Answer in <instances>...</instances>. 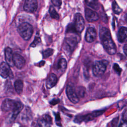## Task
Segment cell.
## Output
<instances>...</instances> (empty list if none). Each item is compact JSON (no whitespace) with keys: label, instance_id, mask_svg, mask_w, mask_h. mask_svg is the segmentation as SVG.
I'll use <instances>...</instances> for the list:
<instances>
[{"label":"cell","instance_id":"cell-1","mask_svg":"<svg viewBox=\"0 0 127 127\" xmlns=\"http://www.w3.org/2000/svg\"><path fill=\"white\" fill-rule=\"evenodd\" d=\"M99 36L106 51L109 55H114L116 52V47L112 39L109 30L105 27L101 28L99 31Z\"/></svg>","mask_w":127,"mask_h":127},{"label":"cell","instance_id":"cell-2","mask_svg":"<svg viewBox=\"0 0 127 127\" xmlns=\"http://www.w3.org/2000/svg\"><path fill=\"white\" fill-rule=\"evenodd\" d=\"M17 30L22 38L26 41L30 39L33 32L32 26L27 22H24L20 24L18 27Z\"/></svg>","mask_w":127,"mask_h":127},{"label":"cell","instance_id":"cell-3","mask_svg":"<svg viewBox=\"0 0 127 127\" xmlns=\"http://www.w3.org/2000/svg\"><path fill=\"white\" fill-rule=\"evenodd\" d=\"M108 63V62L106 60L96 62L92 67V72L94 75L97 77L102 75L106 70Z\"/></svg>","mask_w":127,"mask_h":127},{"label":"cell","instance_id":"cell-4","mask_svg":"<svg viewBox=\"0 0 127 127\" xmlns=\"http://www.w3.org/2000/svg\"><path fill=\"white\" fill-rule=\"evenodd\" d=\"M77 44V40L75 37H67L65 38L63 49L66 54H70L74 50Z\"/></svg>","mask_w":127,"mask_h":127},{"label":"cell","instance_id":"cell-5","mask_svg":"<svg viewBox=\"0 0 127 127\" xmlns=\"http://www.w3.org/2000/svg\"><path fill=\"white\" fill-rule=\"evenodd\" d=\"M76 32H81L84 27V21L80 13H76L74 18V23L73 24Z\"/></svg>","mask_w":127,"mask_h":127},{"label":"cell","instance_id":"cell-6","mask_svg":"<svg viewBox=\"0 0 127 127\" xmlns=\"http://www.w3.org/2000/svg\"><path fill=\"white\" fill-rule=\"evenodd\" d=\"M66 93L69 100L73 103L75 104L79 101V97H78L73 85L71 84L67 85Z\"/></svg>","mask_w":127,"mask_h":127},{"label":"cell","instance_id":"cell-7","mask_svg":"<svg viewBox=\"0 0 127 127\" xmlns=\"http://www.w3.org/2000/svg\"><path fill=\"white\" fill-rule=\"evenodd\" d=\"M38 7L37 0H25L24 4V9L28 12H34Z\"/></svg>","mask_w":127,"mask_h":127},{"label":"cell","instance_id":"cell-8","mask_svg":"<svg viewBox=\"0 0 127 127\" xmlns=\"http://www.w3.org/2000/svg\"><path fill=\"white\" fill-rule=\"evenodd\" d=\"M13 62L14 65L17 68H22L25 64V60L20 54L15 53L13 55Z\"/></svg>","mask_w":127,"mask_h":127},{"label":"cell","instance_id":"cell-9","mask_svg":"<svg viewBox=\"0 0 127 127\" xmlns=\"http://www.w3.org/2000/svg\"><path fill=\"white\" fill-rule=\"evenodd\" d=\"M0 75L4 78L12 75L10 66L5 62H2L0 64Z\"/></svg>","mask_w":127,"mask_h":127},{"label":"cell","instance_id":"cell-10","mask_svg":"<svg viewBox=\"0 0 127 127\" xmlns=\"http://www.w3.org/2000/svg\"><path fill=\"white\" fill-rule=\"evenodd\" d=\"M85 16L86 20L90 22L97 21L99 18L97 12L88 8H86L85 10Z\"/></svg>","mask_w":127,"mask_h":127},{"label":"cell","instance_id":"cell-11","mask_svg":"<svg viewBox=\"0 0 127 127\" xmlns=\"http://www.w3.org/2000/svg\"><path fill=\"white\" fill-rule=\"evenodd\" d=\"M52 123L51 117L48 115H45L42 118L38 120V124L39 127H51Z\"/></svg>","mask_w":127,"mask_h":127},{"label":"cell","instance_id":"cell-12","mask_svg":"<svg viewBox=\"0 0 127 127\" xmlns=\"http://www.w3.org/2000/svg\"><path fill=\"white\" fill-rule=\"evenodd\" d=\"M15 102L16 101L11 99H5L2 103L1 110L4 112H8L12 110L15 106Z\"/></svg>","mask_w":127,"mask_h":127},{"label":"cell","instance_id":"cell-13","mask_svg":"<svg viewBox=\"0 0 127 127\" xmlns=\"http://www.w3.org/2000/svg\"><path fill=\"white\" fill-rule=\"evenodd\" d=\"M96 32L95 29L93 27L87 28L85 34V40L87 42L91 43L93 42L96 37Z\"/></svg>","mask_w":127,"mask_h":127},{"label":"cell","instance_id":"cell-14","mask_svg":"<svg viewBox=\"0 0 127 127\" xmlns=\"http://www.w3.org/2000/svg\"><path fill=\"white\" fill-rule=\"evenodd\" d=\"M58 78L56 75L54 73H51L48 77L46 82V87L48 89H50L53 87L57 83Z\"/></svg>","mask_w":127,"mask_h":127},{"label":"cell","instance_id":"cell-15","mask_svg":"<svg viewBox=\"0 0 127 127\" xmlns=\"http://www.w3.org/2000/svg\"><path fill=\"white\" fill-rule=\"evenodd\" d=\"M23 105L20 102H19V101L15 102V106L13 109L12 110V113L10 118L12 121H13L15 120V119L16 118L17 115L19 114V113L23 109Z\"/></svg>","mask_w":127,"mask_h":127},{"label":"cell","instance_id":"cell-16","mask_svg":"<svg viewBox=\"0 0 127 127\" xmlns=\"http://www.w3.org/2000/svg\"><path fill=\"white\" fill-rule=\"evenodd\" d=\"M13 54L11 48L7 47L5 50V58L6 63L11 66H13L14 64L13 62Z\"/></svg>","mask_w":127,"mask_h":127},{"label":"cell","instance_id":"cell-17","mask_svg":"<svg viewBox=\"0 0 127 127\" xmlns=\"http://www.w3.org/2000/svg\"><path fill=\"white\" fill-rule=\"evenodd\" d=\"M127 29L126 27H122L119 30L118 34V39L120 43L124 42L127 38Z\"/></svg>","mask_w":127,"mask_h":127},{"label":"cell","instance_id":"cell-18","mask_svg":"<svg viewBox=\"0 0 127 127\" xmlns=\"http://www.w3.org/2000/svg\"><path fill=\"white\" fill-rule=\"evenodd\" d=\"M14 87L16 92L20 94L22 93L23 91V83L22 80H17L14 82Z\"/></svg>","mask_w":127,"mask_h":127},{"label":"cell","instance_id":"cell-19","mask_svg":"<svg viewBox=\"0 0 127 127\" xmlns=\"http://www.w3.org/2000/svg\"><path fill=\"white\" fill-rule=\"evenodd\" d=\"M86 4L95 10H98L99 8L98 0H85Z\"/></svg>","mask_w":127,"mask_h":127},{"label":"cell","instance_id":"cell-20","mask_svg":"<svg viewBox=\"0 0 127 127\" xmlns=\"http://www.w3.org/2000/svg\"><path fill=\"white\" fill-rule=\"evenodd\" d=\"M67 67V62L65 59L64 58H62L60 60L58 65V69H59L60 71H63L65 70Z\"/></svg>","mask_w":127,"mask_h":127},{"label":"cell","instance_id":"cell-21","mask_svg":"<svg viewBox=\"0 0 127 127\" xmlns=\"http://www.w3.org/2000/svg\"><path fill=\"white\" fill-rule=\"evenodd\" d=\"M49 13L50 14L51 17L52 18L56 19H59V15L57 13V12L56 11L55 9L53 6H51L49 8Z\"/></svg>","mask_w":127,"mask_h":127},{"label":"cell","instance_id":"cell-22","mask_svg":"<svg viewBox=\"0 0 127 127\" xmlns=\"http://www.w3.org/2000/svg\"><path fill=\"white\" fill-rule=\"evenodd\" d=\"M113 9L114 12L117 14H120L122 11V8L118 5L115 1H114L113 3Z\"/></svg>","mask_w":127,"mask_h":127},{"label":"cell","instance_id":"cell-23","mask_svg":"<svg viewBox=\"0 0 127 127\" xmlns=\"http://www.w3.org/2000/svg\"><path fill=\"white\" fill-rule=\"evenodd\" d=\"M54 50L52 49H48L43 52V57L44 58H47L53 55Z\"/></svg>","mask_w":127,"mask_h":127},{"label":"cell","instance_id":"cell-24","mask_svg":"<svg viewBox=\"0 0 127 127\" xmlns=\"http://www.w3.org/2000/svg\"><path fill=\"white\" fill-rule=\"evenodd\" d=\"M85 90L83 87H79L77 89V92L76 93L78 97L79 96L80 97H83L85 94Z\"/></svg>","mask_w":127,"mask_h":127},{"label":"cell","instance_id":"cell-25","mask_svg":"<svg viewBox=\"0 0 127 127\" xmlns=\"http://www.w3.org/2000/svg\"><path fill=\"white\" fill-rule=\"evenodd\" d=\"M41 41V39L40 37H35L34 40L33 41V42H32V43L30 45V47H35V46H37V45H38Z\"/></svg>","mask_w":127,"mask_h":127},{"label":"cell","instance_id":"cell-26","mask_svg":"<svg viewBox=\"0 0 127 127\" xmlns=\"http://www.w3.org/2000/svg\"><path fill=\"white\" fill-rule=\"evenodd\" d=\"M113 68L114 70L119 74L120 75L121 71H122V69L121 67L119 66V65L117 64H114L113 65Z\"/></svg>","mask_w":127,"mask_h":127},{"label":"cell","instance_id":"cell-27","mask_svg":"<svg viewBox=\"0 0 127 127\" xmlns=\"http://www.w3.org/2000/svg\"><path fill=\"white\" fill-rule=\"evenodd\" d=\"M66 32H76L73 24H70L68 25Z\"/></svg>","mask_w":127,"mask_h":127},{"label":"cell","instance_id":"cell-28","mask_svg":"<svg viewBox=\"0 0 127 127\" xmlns=\"http://www.w3.org/2000/svg\"><path fill=\"white\" fill-rule=\"evenodd\" d=\"M53 4L56 6H60L62 4L61 0H51Z\"/></svg>","mask_w":127,"mask_h":127},{"label":"cell","instance_id":"cell-29","mask_svg":"<svg viewBox=\"0 0 127 127\" xmlns=\"http://www.w3.org/2000/svg\"><path fill=\"white\" fill-rule=\"evenodd\" d=\"M119 127H127V121L122 120L121 123L119 125Z\"/></svg>","mask_w":127,"mask_h":127},{"label":"cell","instance_id":"cell-30","mask_svg":"<svg viewBox=\"0 0 127 127\" xmlns=\"http://www.w3.org/2000/svg\"><path fill=\"white\" fill-rule=\"evenodd\" d=\"M114 120L115 121V123H113L112 126H113V127H116L117 126L118 123V118L114 119Z\"/></svg>","mask_w":127,"mask_h":127},{"label":"cell","instance_id":"cell-31","mask_svg":"<svg viewBox=\"0 0 127 127\" xmlns=\"http://www.w3.org/2000/svg\"><path fill=\"white\" fill-rule=\"evenodd\" d=\"M123 49H124V52L125 55H126L127 54V45H125V46L123 48Z\"/></svg>","mask_w":127,"mask_h":127},{"label":"cell","instance_id":"cell-32","mask_svg":"<svg viewBox=\"0 0 127 127\" xmlns=\"http://www.w3.org/2000/svg\"><path fill=\"white\" fill-rule=\"evenodd\" d=\"M45 63V61H41V62L39 63V65H39V66H43V65H44Z\"/></svg>","mask_w":127,"mask_h":127},{"label":"cell","instance_id":"cell-33","mask_svg":"<svg viewBox=\"0 0 127 127\" xmlns=\"http://www.w3.org/2000/svg\"></svg>","mask_w":127,"mask_h":127}]
</instances>
